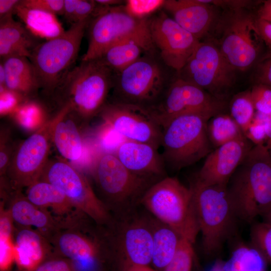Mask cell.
I'll use <instances>...</instances> for the list:
<instances>
[{"instance_id":"12","label":"cell","mask_w":271,"mask_h":271,"mask_svg":"<svg viewBox=\"0 0 271 271\" xmlns=\"http://www.w3.org/2000/svg\"><path fill=\"white\" fill-rule=\"evenodd\" d=\"M39 180L58 188L78 209L99 225L111 220L109 210L94 192L84 174L66 161H48Z\"/></svg>"},{"instance_id":"4","label":"cell","mask_w":271,"mask_h":271,"mask_svg":"<svg viewBox=\"0 0 271 271\" xmlns=\"http://www.w3.org/2000/svg\"><path fill=\"white\" fill-rule=\"evenodd\" d=\"M190 188L204 251L215 255L232 235L238 219L227 186H207L194 180Z\"/></svg>"},{"instance_id":"5","label":"cell","mask_w":271,"mask_h":271,"mask_svg":"<svg viewBox=\"0 0 271 271\" xmlns=\"http://www.w3.org/2000/svg\"><path fill=\"white\" fill-rule=\"evenodd\" d=\"M141 202L159 221L195 242L200 231L192 191L177 178L165 177L154 183Z\"/></svg>"},{"instance_id":"28","label":"cell","mask_w":271,"mask_h":271,"mask_svg":"<svg viewBox=\"0 0 271 271\" xmlns=\"http://www.w3.org/2000/svg\"><path fill=\"white\" fill-rule=\"evenodd\" d=\"M131 265H149L153 254L152 227L143 222L133 223L124 230L121 237V246Z\"/></svg>"},{"instance_id":"44","label":"cell","mask_w":271,"mask_h":271,"mask_svg":"<svg viewBox=\"0 0 271 271\" xmlns=\"http://www.w3.org/2000/svg\"><path fill=\"white\" fill-rule=\"evenodd\" d=\"M254 66V83H261L271 87V50L264 52Z\"/></svg>"},{"instance_id":"21","label":"cell","mask_w":271,"mask_h":271,"mask_svg":"<svg viewBox=\"0 0 271 271\" xmlns=\"http://www.w3.org/2000/svg\"><path fill=\"white\" fill-rule=\"evenodd\" d=\"M7 205L14 224L17 225L34 227L48 240L60 226L54 218L47 211L30 202L22 190L11 189L1 197Z\"/></svg>"},{"instance_id":"48","label":"cell","mask_w":271,"mask_h":271,"mask_svg":"<svg viewBox=\"0 0 271 271\" xmlns=\"http://www.w3.org/2000/svg\"><path fill=\"white\" fill-rule=\"evenodd\" d=\"M255 23L264 45L269 50H271V22L256 17Z\"/></svg>"},{"instance_id":"2","label":"cell","mask_w":271,"mask_h":271,"mask_svg":"<svg viewBox=\"0 0 271 271\" xmlns=\"http://www.w3.org/2000/svg\"><path fill=\"white\" fill-rule=\"evenodd\" d=\"M230 180L227 189L239 219L251 223L271 209V154L264 146L254 145Z\"/></svg>"},{"instance_id":"47","label":"cell","mask_w":271,"mask_h":271,"mask_svg":"<svg viewBox=\"0 0 271 271\" xmlns=\"http://www.w3.org/2000/svg\"><path fill=\"white\" fill-rule=\"evenodd\" d=\"M202 2L213 5L223 10L250 8L256 5L257 1L248 0H201Z\"/></svg>"},{"instance_id":"32","label":"cell","mask_w":271,"mask_h":271,"mask_svg":"<svg viewBox=\"0 0 271 271\" xmlns=\"http://www.w3.org/2000/svg\"><path fill=\"white\" fill-rule=\"evenodd\" d=\"M207 130L210 143L215 148L245 137L230 115L223 113L216 114L208 120Z\"/></svg>"},{"instance_id":"35","label":"cell","mask_w":271,"mask_h":271,"mask_svg":"<svg viewBox=\"0 0 271 271\" xmlns=\"http://www.w3.org/2000/svg\"><path fill=\"white\" fill-rule=\"evenodd\" d=\"M250 237L251 245L271 264V224L263 221L252 224Z\"/></svg>"},{"instance_id":"27","label":"cell","mask_w":271,"mask_h":271,"mask_svg":"<svg viewBox=\"0 0 271 271\" xmlns=\"http://www.w3.org/2000/svg\"><path fill=\"white\" fill-rule=\"evenodd\" d=\"M2 63L6 72V88L19 93L27 100L35 98L40 87L28 58L12 56L3 59Z\"/></svg>"},{"instance_id":"9","label":"cell","mask_w":271,"mask_h":271,"mask_svg":"<svg viewBox=\"0 0 271 271\" xmlns=\"http://www.w3.org/2000/svg\"><path fill=\"white\" fill-rule=\"evenodd\" d=\"M154 54H146L123 69L114 72L112 101L149 108L161 97L169 83Z\"/></svg>"},{"instance_id":"18","label":"cell","mask_w":271,"mask_h":271,"mask_svg":"<svg viewBox=\"0 0 271 271\" xmlns=\"http://www.w3.org/2000/svg\"><path fill=\"white\" fill-rule=\"evenodd\" d=\"M254 145L246 137L227 143L206 157L195 180L207 186L226 185Z\"/></svg>"},{"instance_id":"52","label":"cell","mask_w":271,"mask_h":271,"mask_svg":"<svg viewBox=\"0 0 271 271\" xmlns=\"http://www.w3.org/2000/svg\"><path fill=\"white\" fill-rule=\"evenodd\" d=\"M77 1L64 0L63 16L65 19L72 25L74 24Z\"/></svg>"},{"instance_id":"50","label":"cell","mask_w":271,"mask_h":271,"mask_svg":"<svg viewBox=\"0 0 271 271\" xmlns=\"http://www.w3.org/2000/svg\"><path fill=\"white\" fill-rule=\"evenodd\" d=\"M257 6L256 17L271 22V0L261 1Z\"/></svg>"},{"instance_id":"34","label":"cell","mask_w":271,"mask_h":271,"mask_svg":"<svg viewBox=\"0 0 271 271\" xmlns=\"http://www.w3.org/2000/svg\"><path fill=\"white\" fill-rule=\"evenodd\" d=\"M229 109L230 116L244 133L252 121L255 112L250 90L234 96L230 101Z\"/></svg>"},{"instance_id":"45","label":"cell","mask_w":271,"mask_h":271,"mask_svg":"<svg viewBox=\"0 0 271 271\" xmlns=\"http://www.w3.org/2000/svg\"><path fill=\"white\" fill-rule=\"evenodd\" d=\"M244 136L253 145H263L265 141V130L260 114L255 111L252 121L244 133Z\"/></svg>"},{"instance_id":"57","label":"cell","mask_w":271,"mask_h":271,"mask_svg":"<svg viewBox=\"0 0 271 271\" xmlns=\"http://www.w3.org/2000/svg\"><path fill=\"white\" fill-rule=\"evenodd\" d=\"M263 221L271 224V209L262 216Z\"/></svg>"},{"instance_id":"22","label":"cell","mask_w":271,"mask_h":271,"mask_svg":"<svg viewBox=\"0 0 271 271\" xmlns=\"http://www.w3.org/2000/svg\"><path fill=\"white\" fill-rule=\"evenodd\" d=\"M157 148L146 143L125 140L115 154L131 172L144 177L161 180L165 177V165Z\"/></svg>"},{"instance_id":"3","label":"cell","mask_w":271,"mask_h":271,"mask_svg":"<svg viewBox=\"0 0 271 271\" xmlns=\"http://www.w3.org/2000/svg\"><path fill=\"white\" fill-rule=\"evenodd\" d=\"M245 9L223 10L205 39L212 42L236 71L254 66L264 53L256 16Z\"/></svg>"},{"instance_id":"41","label":"cell","mask_w":271,"mask_h":271,"mask_svg":"<svg viewBox=\"0 0 271 271\" xmlns=\"http://www.w3.org/2000/svg\"><path fill=\"white\" fill-rule=\"evenodd\" d=\"M98 143L105 153H115L120 145L126 140L108 125L103 123L98 134Z\"/></svg>"},{"instance_id":"49","label":"cell","mask_w":271,"mask_h":271,"mask_svg":"<svg viewBox=\"0 0 271 271\" xmlns=\"http://www.w3.org/2000/svg\"><path fill=\"white\" fill-rule=\"evenodd\" d=\"M21 1L0 0V20L11 17Z\"/></svg>"},{"instance_id":"17","label":"cell","mask_w":271,"mask_h":271,"mask_svg":"<svg viewBox=\"0 0 271 271\" xmlns=\"http://www.w3.org/2000/svg\"><path fill=\"white\" fill-rule=\"evenodd\" d=\"M149 28L155 48L163 63L177 72L185 66L199 41L181 27L165 11L149 19Z\"/></svg>"},{"instance_id":"42","label":"cell","mask_w":271,"mask_h":271,"mask_svg":"<svg viewBox=\"0 0 271 271\" xmlns=\"http://www.w3.org/2000/svg\"><path fill=\"white\" fill-rule=\"evenodd\" d=\"M26 100L19 93L6 87H0L1 116L10 115Z\"/></svg>"},{"instance_id":"8","label":"cell","mask_w":271,"mask_h":271,"mask_svg":"<svg viewBox=\"0 0 271 271\" xmlns=\"http://www.w3.org/2000/svg\"><path fill=\"white\" fill-rule=\"evenodd\" d=\"M92 175L98 197L109 210L141 200L147 190L159 181L127 169L114 153L102 152L92 165Z\"/></svg>"},{"instance_id":"19","label":"cell","mask_w":271,"mask_h":271,"mask_svg":"<svg viewBox=\"0 0 271 271\" xmlns=\"http://www.w3.org/2000/svg\"><path fill=\"white\" fill-rule=\"evenodd\" d=\"M26 196L34 205L49 212L60 228L91 220L76 207L58 188L47 182L38 180L34 182L27 187Z\"/></svg>"},{"instance_id":"37","label":"cell","mask_w":271,"mask_h":271,"mask_svg":"<svg viewBox=\"0 0 271 271\" xmlns=\"http://www.w3.org/2000/svg\"><path fill=\"white\" fill-rule=\"evenodd\" d=\"M165 0H127L124 7L130 15L139 19L148 16L163 8Z\"/></svg>"},{"instance_id":"46","label":"cell","mask_w":271,"mask_h":271,"mask_svg":"<svg viewBox=\"0 0 271 271\" xmlns=\"http://www.w3.org/2000/svg\"><path fill=\"white\" fill-rule=\"evenodd\" d=\"M21 4L26 7L63 15L64 0H22Z\"/></svg>"},{"instance_id":"51","label":"cell","mask_w":271,"mask_h":271,"mask_svg":"<svg viewBox=\"0 0 271 271\" xmlns=\"http://www.w3.org/2000/svg\"><path fill=\"white\" fill-rule=\"evenodd\" d=\"M258 113L261 117L265 130L266 138L263 146L271 154V112L268 114Z\"/></svg>"},{"instance_id":"14","label":"cell","mask_w":271,"mask_h":271,"mask_svg":"<svg viewBox=\"0 0 271 271\" xmlns=\"http://www.w3.org/2000/svg\"><path fill=\"white\" fill-rule=\"evenodd\" d=\"M89 222L58 229L48 239L55 254L72 262L77 271H92L109 249L105 235H98Z\"/></svg>"},{"instance_id":"33","label":"cell","mask_w":271,"mask_h":271,"mask_svg":"<svg viewBox=\"0 0 271 271\" xmlns=\"http://www.w3.org/2000/svg\"><path fill=\"white\" fill-rule=\"evenodd\" d=\"M267 262L253 246L240 245L224 262L225 271H266Z\"/></svg>"},{"instance_id":"54","label":"cell","mask_w":271,"mask_h":271,"mask_svg":"<svg viewBox=\"0 0 271 271\" xmlns=\"http://www.w3.org/2000/svg\"><path fill=\"white\" fill-rule=\"evenodd\" d=\"M126 271H157L149 265H131L129 266Z\"/></svg>"},{"instance_id":"53","label":"cell","mask_w":271,"mask_h":271,"mask_svg":"<svg viewBox=\"0 0 271 271\" xmlns=\"http://www.w3.org/2000/svg\"><path fill=\"white\" fill-rule=\"evenodd\" d=\"M96 2L101 5L109 7L122 5L123 3H125V1L120 0H96Z\"/></svg>"},{"instance_id":"11","label":"cell","mask_w":271,"mask_h":271,"mask_svg":"<svg viewBox=\"0 0 271 271\" xmlns=\"http://www.w3.org/2000/svg\"><path fill=\"white\" fill-rule=\"evenodd\" d=\"M225 107V100L177 76L170 82L157 102L148 108L162 127L171 119L184 114H196L210 119L223 113Z\"/></svg>"},{"instance_id":"25","label":"cell","mask_w":271,"mask_h":271,"mask_svg":"<svg viewBox=\"0 0 271 271\" xmlns=\"http://www.w3.org/2000/svg\"><path fill=\"white\" fill-rule=\"evenodd\" d=\"M154 50L148 23L140 31L107 48L98 59L114 72H118L138 60L144 53L153 54Z\"/></svg>"},{"instance_id":"1","label":"cell","mask_w":271,"mask_h":271,"mask_svg":"<svg viewBox=\"0 0 271 271\" xmlns=\"http://www.w3.org/2000/svg\"><path fill=\"white\" fill-rule=\"evenodd\" d=\"M114 75L98 59L82 61L66 74L52 96L60 107L68 105L87 125L107 103Z\"/></svg>"},{"instance_id":"39","label":"cell","mask_w":271,"mask_h":271,"mask_svg":"<svg viewBox=\"0 0 271 271\" xmlns=\"http://www.w3.org/2000/svg\"><path fill=\"white\" fill-rule=\"evenodd\" d=\"M16 146L11 138L9 127H1L0 131V176L5 178L15 151Z\"/></svg>"},{"instance_id":"20","label":"cell","mask_w":271,"mask_h":271,"mask_svg":"<svg viewBox=\"0 0 271 271\" xmlns=\"http://www.w3.org/2000/svg\"><path fill=\"white\" fill-rule=\"evenodd\" d=\"M163 8L199 41L208 36L221 13L219 8L201 0H165Z\"/></svg>"},{"instance_id":"29","label":"cell","mask_w":271,"mask_h":271,"mask_svg":"<svg viewBox=\"0 0 271 271\" xmlns=\"http://www.w3.org/2000/svg\"><path fill=\"white\" fill-rule=\"evenodd\" d=\"M15 14L36 38L48 41L60 36L65 31L56 15L24 6L21 4V1Z\"/></svg>"},{"instance_id":"24","label":"cell","mask_w":271,"mask_h":271,"mask_svg":"<svg viewBox=\"0 0 271 271\" xmlns=\"http://www.w3.org/2000/svg\"><path fill=\"white\" fill-rule=\"evenodd\" d=\"M15 225L14 250L18 268L31 269L55 255L51 243L37 229Z\"/></svg>"},{"instance_id":"55","label":"cell","mask_w":271,"mask_h":271,"mask_svg":"<svg viewBox=\"0 0 271 271\" xmlns=\"http://www.w3.org/2000/svg\"><path fill=\"white\" fill-rule=\"evenodd\" d=\"M6 72L2 62L0 64V87H6Z\"/></svg>"},{"instance_id":"31","label":"cell","mask_w":271,"mask_h":271,"mask_svg":"<svg viewBox=\"0 0 271 271\" xmlns=\"http://www.w3.org/2000/svg\"><path fill=\"white\" fill-rule=\"evenodd\" d=\"M10 116L22 130L31 133L41 128L52 117H49L46 107L35 98L24 102Z\"/></svg>"},{"instance_id":"56","label":"cell","mask_w":271,"mask_h":271,"mask_svg":"<svg viewBox=\"0 0 271 271\" xmlns=\"http://www.w3.org/2000/svg\"><path fill=\"white\" fill-rule=\"evenodd\" d=\"M208 271H225L224 262L218 260Z\"/></svg>"},{"instance_id":"26","label":"cell","mask_w":271,"mask_h":271,"mask_svg":"<svg viewBox=\"0 0 271 271\" xmlns=\"http://www.w3.org/2000/svg\"><path fill=\"white\" fill-rule=\"evenodd\" d=\"M35 37L23 24L13 16L0 20V56L3 59L12 56L29 58L37 45Z\"/></svg>"},{"instance_id":"43","label":"cell","mask_w":271,"mask_h":271,"mask_svg":"<svg viewBox=\"0 0 271 271\" xmlns=\"http://www.w3.org/2000/svg\"><path fill=\"white\" fill-rule=\"evenodd\" d=\"M16 271H77V270L72 261L55 254L31 269L17 268Z\"/></svg>"},{"instance_id":"10","label":"cell","mask_w":271,"mask_h":271,"mask_svg":"<svg viewBox=\"0 0 271 271\" xmlns=\"http://www.w3.org/2000/svg\"><path fill=\"white\" fill-rule=\"evenodd\" d=\"M236 70L211 41L199 42L178 77L225 100V97L235 82Z\"/></svg>"},{"instance_id":"36","label":"cell","mask_w":271,"mask_h":271,"mask_svg":"<svg viewBox=\"0 0 271 271\" xmlns=\"http://www.w3.org/2000/svg\"><path fill=\"white\" fill-rule=\"evenodd\" d=\"M193 244L181 237L174 256L164 271H191L194 255Z\"/></svg>"},{"instance_id":"38","label":"cell","mask_w":271,"mask_h":271,"mask_svg":"<svg viewBox=\"0 0 271 271\" xmlns=\"http://www.w3.org/2000/svg\"><path fill=\"white\" fill-rule=\"evenodd\" d=\"M15 224L9 210L1 202L0 212V246L1 251L10 252L14 250L12 238L13 236Z\"/></svg>"},{"instance_id":"16","label":"cell","mask_w":271,"mask_h":271,"mask_svg":"<svg viewBox=\"0 0 271 271\" xmlns=\"http://www.w3.org/2000/svg\"><path fill=\"white\" fill-rule=\"evenodd\" d=\"M103 123L126 140L161 147L162 127L145 107L114 101L107 102L99 113Z\"/></svg>"},{"instance_id":"7","label":"cell","mask_w":271,"mask_h":271,"mask_svg":"<svg viewBox=\"0 0 271 271\" xmlns=\"http://www.w3.org/2000/svg\"><path fill=\"white\" fill-rule=\"evenodd\" d=\"M209 119L199 114H184L162 127L161 156L166 167L180 170L197 163L212 151L207 130Z\"/></svg>"},{"instance_id":"6","label":"cell","mask_w":271,"mask_h":271,"mask_svg":"<svg viewBox=\"0 0 271 271\" xmlns=\"http://www.w3.org/2000/svg\"><path fill=\"white\" fill-rule=\"evenodd\" d=\"M92 19L72 24L60 36L39 44L29 58L40 89L52 96L66 74L73 68L85 31Z\"/></svg>"},{"instance_id":"40","label":"cell","mask_w":271,"mask_h":271,"mask_svg":"<svg viewBox=\"0 0 271 271\" xmlns=\"http://www.w3.org/2000/svg\"><path fill=\"white\" fill-rule=\"evenodd\" d=\"M255 111L264 114L271 112V87L254 83L250 90Z\"/></svg>"},{"instance_id":"13","label":"cell","mask_w":271,"mask_h":271,"mask_svg":"<svg viewBox=\"0 0 271 271\" xmlns=\"http://www.w3.org/2000/svg\"><path fill=\"white\" fill-rule=\"evenodd\" d=\"M58 111L41 128L16 147L5 178L10 188L22 190L38 181L48 161Z\"/></svg>"},{"instance_id":"15","label":"cell","mask_w":271,"mask_h":271,"mask_svg":"<svg viewBox=\"0 0 271 271\" xmlns=\"http://www.w3.org/2000/svg\"><path fill=\"white\" fill-rule=\"evenodd\" d=\"M149 19L133 17L124 5L108 8L92 19L88 26V48L82 61L99 58L115 43L146 28Z\"/></svg>"},{"instance_id":"30","label":"cell","mask_w":271,"mask_h":271,"mask_svg":"<svg viewBox=\"0 0 271 271\" xmlns=\"http://www.w3.org/2000/svg\"><path fill=\"white\" fill-rule=\"evenodd\" d=\"M161 223L151 226L153 239L152 263L157 268L164 270L174 256L181 237L172 228Z\"/></svg>"},{"instance_id":"23","label":"cell","mask_w":271,"mask_h":271,"mask_svg":"<svg viewBox=\"0 0 271 271\" xmlns=\"http://www.w3.org/2000/svg\"><path fill=\"white\" fill-rule=\"evenodd\" d=\"M58 113L53 129L52 143L64 159L78 161L84 152L81 129L86 124L68 105L61 107Z\"/></svg>"}]
</instances>
